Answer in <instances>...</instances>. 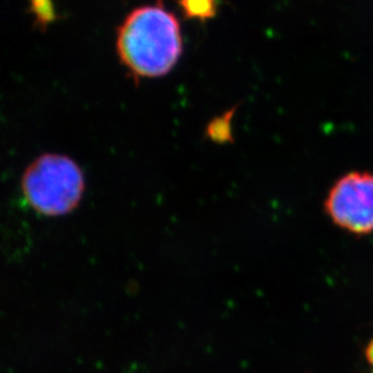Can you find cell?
<instances>
[{
	"instance_id": "5b68a950",
	"label": "cell",
	"mask_w": 373,
	"mask_h": 373,
	"mask_svg": "<svg viewBox=\"0 0 373 373\" xmlns=\"http://www.w3.org/2000/svg\"><path fill=\"white\" fill-rule=\"evenodd\" d=\"M178 5L184 12L185 19H199V20H208L214 17L216 14V3L215 1H190V0H180Z\"/></svg>"
},
{
	"instance_id": "7a4b0ae2",
	"label": "cell",
	"mask_w": 373,
	"mask_h": 373,
	"mask_svg": "<svg viewBox=\"0 0 373 373\" xmlns=\"http://www.w3.org/2000/svg\"><path fill=\"white\" fill-rule=\"evenodd\" d=\"M21 189L30 207L40 214H67L79 204L84 192L82 172L67 156L41 155L25 168Z\"/></svg>"
},
{
	"instance_id": "3957f363",
	"label": "cell",
	"mask_w": 373,
	"mask_h": 373,
	"mask_svg": "<svg viewBox=\"0 0 373 373\" xmlns=\"http://www.w3.org/2000/svg\"><path fill=\"white\" fill-rule=\"evenodd\" d=\"M325 210L332 223L354 234L373 232V173L350 172L330 189Z\"/></svg>"
},
{
	"instance_id": "8992f818",
	"label": "cell",
	"mask_w": 373,
	"mask_h": 373,
	"mask_svg": "<svg viewBox=\"0 0 373 373\" xmlns=\"http://www.w3.org/2000/svg\"><path fill=\"white\" fill-rule=\"evenodd\" d=\"M30 11L35 16L34 27L39 28L41 32H44L47 25L57 19L52 3L46 0L32 1L30 3Z\"/></svg>"
},
{
	"instance_id": "277c9868",
	"label": "cell",
	"mask_w": 373,
	"mask_h": 373,
	"mask_svg": "<svg viewBox=\"0 0 373 373\" xmlns=\"http://www.w3.org/2000/svg\"><path fill=\"white\" fill-rule=\"evenodd\" d=\"M237 109V106H234L232 109H229V111H226L224 115H221L216 119L212 120L207 131H205V135L208 138L212 140H214L216 143H231L234 142L232 138V131H231V119L234 116V111Z\"/></svg>"
},
{
	"instance_id": "52a82bcc",
	"label": "cell",
	"mask_w": 373,
	"mask_h": 373,
	"mask_svg": "<svg viewBox=\"0 0 373 373\" xmlns=\"http://www.w3.org/2000/svg\"><path fill=\"white\" fill-rule=\"evenodd\" d=\"M366 359H368V363L373 366V339L366 348Z\"/></svg>"
},
{
	"instance_id": "6da1fadb",
	"label": "cell",
	"mask_w": 373,
	"mask_h": 373,
	"mask_svg": "<svg viewBox=\"0 0 373 373\" xmlns=\"http://www.w3.org/2000/svg\"><path fill=\"white\" fill-rule=\"evenodd\" d=\"M116 33L117 55L135 82L167 74L183 52L179 22L161 3L133 9Z\"/></svg>"
}]
</instances>
